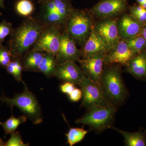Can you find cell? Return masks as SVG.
Masks as SVG:
<instances>
[{
    "label": "cell",
    "mask_w": 146,
    "mask_h": 146,
    "mask_svg": "<svg viewBox=\"0 0 146 146\" xmlns=\"http://www.w3.org/2000/svg\"><path fill=\"white\" fill-rule=\"evenodd\" d=\"M45 26L39 20L27 17L16 28H13L8 42L12 58H21L31 49Z\"/></svg>",
    "instance_id": "obj_1"
},
{
    "label": "cell",
    "mask_w": 146,
    "mask_h": 146,
    "mask_svg": "<svg viewBox=\"0 0 146 146\" xmlns=\"http://www.w3.org/2000/svg\"><path fill=\"white\" fill-rule=\"evenodd\" d=\"M100 86L108 103L117 109L123 104L128 96L121 67L118 64L106 65L102 73Z\"/></svg>",
    "instance_id": "obj_2"
},
{
    "label": "cell",
    "mask_w": 146,
    "mask_h": 146,
    "mask_svg": "<svg viewBox=\"0 0 146 146\" xmlns=\"http://www.w3.org/2000/svg\"><path fill=\"white\" fill-rule=\"evenodd\" d=\"M22 82L25 88L23 92L15 94L12 98L3 94L0 96V102L9 106L11 110L14 106H16L32 122L39 125L42 122L43 119L41 106L34 94L29 90L26 84L23 80Z\"/></svg>",
    "instance_id": "obj_3"
},
{
    "label": "cell",
    "mask_w": 146,
    "mask_h": 146,
    "mask_svg": "<svg viewBox=\"0 0 146 146\" xmlns=\"http://www.w3.org/2000/svg\"><path fill=\"white\" fill-rule=\"evenodd\" d=\"M94 23V17L89 10L74 8L67 18L63 31L76 44L82 47L89 38Z\"/></svg>",
    "instance_id": "obj_4"
},
{
    "label": "cell",
    "mask_w": 146,
    "mask_h": 146,
    "mask_svg": "<svg viewBox=\"0 0 146 146\" xmlns=\"http://www.w3.org/2000/svg\"><path fill=\"white\" fill-rule=\"evenodd\" d=\"M87 109L81 117L75 123L89 127L95 133H100L113 126L117 108L112 106L94 105Z\"/></svg>",
    "instance_id": "obj_5"
},
{
    "label": "cell",
    "mask_w": 146,
    "mask_h": 146,
    "mask_svg": "<svg viewBox=\"0 0 146 146\" xmlns=\"http://www.w3.org/2000/svg\"><path fill=\"white\" fill-rule=\"evenodd\" d=\"M63 29L54 25H45L39 38L31 50L53 54L56 56Z\"/></svg>",
    "instance_id": "obj_6"
},
{
    "label": "cell",
    "mask_w": 146,
    "mask_h": 146,
    "mask_svg": "<svg viewBox=\"0 0 146 146\" xmlns=\"http://www.w3.org/2000/svg\"><path fill=\"white\" fill-rule=\"evenodd\" d=\"M127 5V0H101L89 11L99 20L116 18L125 13Z\"/></svg>",
    "instance_id": "obj_7"
},
{
    "label": "cell",
    "mask_w": 146,
    "mask_h": 146,
    "mask_svg": "<svg viewBox=\"0 0 146 146\" xmlns=\"http://www.w3.org/2000/svg\"><path fill=\"white\" fill-rule=\"evenodd\" d=\"M78 85L82 92L80 107L88 109L94 105L110 106L105 99L99 84L86 76Z\"/></svg>",
    "instance_id": "obj_8"
},
{
    "label": "cell",
    "mask_w": 146,
    "mask_h": 146,
    "mask_svg": "<svg viewBox=\"0 0 146 146\" xmlns=\"http://www.w3.org/2000/svg\"><path fill=\"white\" fill-rule=\"evenodd\" d=\"M116 18L100 19L94 23L93 27L107 45L108 52L117 45L121 40Z\"/></svg>",
    "instance_id": "obj_9"
},
{
    "label": "cell",
    "mask_w": 146,
    "mask_h": 146,
    "mask_svg": "<svg viewBox=\"0 0 146 146\" xmlns=\"http://www.w3.org/2000/svg\"><path fill=\"white\" fill-rule=\"evenodd\" d=\"M82 57L81 50L78 49L74 40L63 30L60 36V44L56 58L57 64L68 61L78 62Z\"/></svg>",
    "instance_id": "obj_10"
},
{
    "label": "cell",
    "mask_w": 146,
    "mask_h": 146,
    "mask_svg": "<svg viewBox=\"0 0 146 146\" xmlns=\"http://www.w3.org/2000/svg\"><path fill=\"white\" fill-rule=\"evenodd\" d=\"M106 54L102 53L91 57L81 58L78 61L86 76L100 85Z\"/></svg>",
    "instance_id": "obj_11"
},
{
    "label": "cell",
    "mask_w": 146,
    "mask_h": 146,
    "mask_svg": "<svg viewBox=\"0 0 146 146\" xmlns=\"http://www.w3.org/2000/svg\"><path fill=\"white\" fill-rule=\"evenodd\" d=\"M136 55L125 41L121 39L114 48L106 54L104 62L105 65L118 64L126 67Z\"/></svg>",
    "instance_id": "obj_12"
},
{
    "label": "cell",
    "mask_w": 146,
    "mask_h": 146,
    "mask_svg": "<svg viewBox=\"0 0 146 146\" xmlns=\"http://www.w3.org/2000/svg\"><path fill=\"white\" fill-rule=\"evenodd\" d=\"M55 76L63 82H69L79 85L86 76L75 62L68 61L57 64Z\"/></svg>",
    "instance_id": "obj_13"
},
{
    "label": "cell",
    "mask_w": 146,
    "mask_h": 146,
    "mask_svg": "<svg viewBox=\"0 0 146 146\" xmlns=\"http://www.w3.org/2000/svg\"><path fill=\"white\" fill-rule=\"evenodd\" d=\"M121 39H129L139 35L144 25L133 18L129 13H123L117 22Z\"/></svg>",
    "instance_id": "obj_14"
},
{
    "label": "cell",
    "mask_w": 146,
    "mask_h": 146,
    "mask_svg": "<svg viewBox=\"0 0 146 146\" xmlns=\"http://www.w3.org/2000/svg\"><path fill=\"white\" fill-rule=\"evenodd\" d=\"M82 58H86L99 54L102 53L108 52L106 44L102 38L91 28L89 38L82 47L81 50Z\"/></svg>",
    "instance_id": "obj_15"
},
{
    "label": "cell",
    "mask_w": 146,
    "mask_h": 146,
    "mask_svg": "<svg viewBox=\"0 0 146 146\" xmlns=\"http://www.w3.org/2000/svg\"><path fill=\"white\" fill-rule=\"evenodd\" d=\"M125 67L127 72L137 79L146 81V50L134 56Z\"/></svg>",
    "instance_id": "obj_16"
},
{
    "label": "cell",
    "mask_w": 146,
    "mask_h": 146,
    "mask_svg": "<svg viewBox=\"0 0 146 146\" xmlns=\"http://www.w3.org/2000/svg\"><path fill=\"white\" fill-rule=\"evenodd\" d=\"M45 53L32 50L27 52L21 59L23 71L38 72V68Z\"/></svg>",
    "instance_id": "obj_17"
},
{
    "label": "cell",
    "mask_w": 146,
    "mask_h": 146,
    "mask_svg": "<svg viewBox=\"0 0 146 146\" xmlns=\"http://www.w3.org/2000/svg\"><path fill=\"white\" fill-rule=\"evenodd\" d=\"M111 129L120 133L123 137L124 142L126 146H146V130L130 132L119 129L114 126Z\"/></svg>",
    "instance_id": "obj_18"
},
{
    "label": "cell",
    "mask_w": 146,
    "mask_h": 146,
    "mask_svg": "<svg viewBox=\"0 0 146 146\" xmlns=\"http://www.w3.org/2000/svg\"><path fill=\"white\" fill-rule=\"evenodd\" d=\"M57 64L55 55L46 52L38 68V72L42 73L48 78L55 76Z\"/></svg>",
    "instance_id": "obj_19"
},
{
    "label": "cell",
    "mask_w": 146,
    "mask_h": 146,
    "mask_svg": "<svg viewBox=\"0 0 146 146\" xmlns=\"http://www.w3.org/2000/svg\"><path fill=\"white\" fill-rule=\"evenodd\" d=\"M27 118L25 115L15 117L12 112L11 117L2 123L1 124L5 133L4 138H6L7 134H11L16 131L17 128L20 125L27 121Z\"/></svg>",
    "instance_id": "obj_20"
},
{
    "label": "cell",
    "mask_w": 146,
    "mask_h": 146,
    "mask_svg": "<svg viewBox=\"0 0 146 146\" xmlns=\"http://www.w3.org/2000/svg\"><path fill=\"white\" fill-rule=\"evenodd\" d=\"M84 126L81 128L70 127L68 133L65 134L69 145L73 146L81 142L89 132V131L84 129Z\"/></svg>",
    "instance_id": "obj_21"
},
{
    "label": "cell",
    "mask_w": 146,
    "mask_h": 146,
    "mask_svg": "<svg viewBox=\"0 0 146 146\" xmlns=\"http://www.w3.org/2000/svg\"><path fill=\"white\" fill-rule=\"evenodd\" d=\"M5 69L19 83L23 81L22 72L23 71V68L21 58H12Z\"/></svg>",
    "instance_id": "obj_22"
},
{
    "label": "cell",
    "mask_w": 146,
    "mask_h": 146,
    "mask_svg": "<svg viewBox=\"0 0 146 146\" xmlns=\"http://www.w3.org/2000/svg\"><path fill=\"white\" fill-rule=\"evenodd\" d=\"M124 40L136 55L146 50V40L141 35H137Z\"/></svg>",
    "instance_id": "obj_23"
},
{
    "label": "cell",
    "mask_w": 146,
    "mask_h": 146,
    "mask_svg": "<svg viewBox=\"0 0 146 146\" xmlns=\"http://www.w3.org/2000/svg\"><path fill=\"white\" fill-rule=\"evenodd\" d=\"M15 9L19 15L28 17L33 13L34 7L30 0H19L15 5Z\"/></svg>",
    "instance_id": "obj_24"
},
{
    "label": "cell",
    "mask_w": 146,
    "mask_h": 146,
    "mask_svg": "<svg viewBox=\"0 0 146 146\" xmlns=\"http://www.w3.org/2000/svg\"><path fill=\"white\" fill-rule=\"evenodd\" d=\"M129 14L141 24H146V9L137 4L129 7Z\"/></svg>",
    "instance_id": "obj_25"
},
{
    "label": "cell",
    "mask_w": 146,
    "mask_h": 146,
    "mask_svg": "<svg viewBox=\"0 0 146 146\" xmlns=\"http://www.w3.org/2000/svg\"><path fill=\"white\" fill-rule=\"evenodd\" d=\"M12 58V55L9 47L0 44V66L5 69Z\"/></svg>",
    "instance_id": "obj_26"
},
{
    "label": "cell",
    "mask_w": 146,
    "mask_h": 146,
    "mask_svg": "<svg viewBox=\"0 0 146 146\" xmlns=\"http://www.w3.org/2000/svg\"><path fill=\"white\" fill-rule=\"evenodd\" d=\"M13 29V25L10 22L3 20L0 23V44H2L7 36L10 35Z\"/></svg>",
    "instance_id": "obj_27"
},
{
    "label": "cell",
    "mask_w": 146,
    "mask_h": 146,
    "mask_svg": "<svg viewBox=\"0 0 146 146\" xmlns=\"http://www.w3.org/2000/svg\"><path fill=\"white\" fill-rule=\"evenodd\" d=\"M11 138L7 141L4 142V146H28L29 144L24 143L20 133L18 131L11 133Z\"/></svg>",
    "instance_id": "obj_28"
},
{
    "label": "cell",
    "mask_w": 146,
    "mask_h": 146,
    "mask_svg": "<svg viewBox=\"0 0 146 146\" xmlns=\"http://www.w3.org/2000/svg\"><path fill=\"white\" fill-rule=\"evenodd\" d=\"M69 98L72 102H77L82 98V92L81 89L76 88L72 91L68 95Z\"/></svg>",
    "instance_id": "obj_29"
},
{
    "label": "cell",
    "mask_w": 146,
    "mask_h": 146,
    "mask_svg": "<svg viewBox=\"0 0 146 146\" xmlns=\"http://www.w3.org/2000/svg\"><path fill=\"white\" fill-rule=\"evenodd\" d=\"M60 88L62 93L68 95L76 88L75 84L70 82H64L60 85Z\"/></svg>",
    "instance_id": "obj_30"
},
{
    "label": "cell",
    "mask_w": 146,
    "mask_h": 146,
    "mask_svg": "<svg viewBox=\"0 0 146 146\" xmlns=\"http://www.w3.org/2000/svg\"><path fill=\"white\" fill-rule=\"evenodd\" d=\"M139 35L143 36L146 40V24L144 25L142 27Z\"/></svg>",
    "instance_id": "obj_31"
},
{
    "label": "cell",
    "mask_w": 146,
    "mask_h": 146,
    "mask_svg": "<svg viewBox=\"0 0 146 146\" xmlns=\"http://www.w3.org/2000/svg\"><path fill=\"white\" fill-rule=\"evenodd\" d=\"M0 7L3 9H5L4 5V0H0Z\"/></svg>",
    "instance_id": "obj_32"
},
{
    "label": "cell",
    "mask_w": 146,
    "mask_h": 146,
    "mask_svg": "<svg viewBox=\"0 0 146 146\" xmlns=\"http://www.w3.org/2000/svg\"><path fill=\"white\" fill-rule=\"evenodd\" d=\"M136 1L139 5H141L142 4L146 2V0H136Z\"/></svg>",
    "instance_id": "obj_33"
},
{
    "label": "cell",
    "mask_w": 146,
    "mask_h": 146,
    "mask_svg": "<svg viewBox=\"0 0 146 146\" xmlns=\"http://www.w3.org/2000/svg\"><path fill=\"white\" fill-rule=\"evenodd\" d=\"M4 142L3 141L1 138H0V146H4Z\"/></svg>",
    "instance_id": "obj_34"
},
{
    "label": "cell",
    "mask_w": 146,
    "mask_h": 146,
    "mask_svg": "<svg viewBox=\"0 0 146 146\" xmlns=\"http://www.w3.org/2000/svg\"><path fill=\"white\" fill-rule=\"evenodd\" d=\"M44 0H39V3H42V2H43V1H44Z\"/></svg>",
    "instance_id": "obj_35"
},
{
    "label": "cell",
    "mask_w": 146,
    "mask_h": 146,
    "mask_svg": "<svg viewBox=\"0 0 146 146\" xmlns=\"http://www.w3.org/2000/svg\"><path fill=\"white\" fill-rule=\"evenodd\" d=\"M2 13H1V12H0V17H1V16L2 15Z\"/></svg>",
    "instance_id": "obj_36"
},
{
    "label": "cell",
    "mask_w": 146,
    "mask_h": 146,
    "mask_svg": "<svg viewBox=\"0 0 146 146\" xmlns=\"http://www.w3.org/2000/svg\"><path fill=\"white\" fill-rule=\"evenodd\" d=\"M1 123H2L1 122V121H0V125H1Z\"/></svg>",
    "instance_id": "obj_37"
}]
</instances>
